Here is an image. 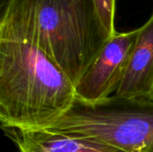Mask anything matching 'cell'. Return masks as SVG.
Masks as SVG:
<instances>
[{
    "label": "cell",
    "instance_id": "obj_3",
    "mask_svg": "<svg viewBox=\"0 0 153 152\" xmlns=\"http://www.w3.org/2000/svg\"><path fill=\"white\" fill-rule=\"evenodd\" d=\"M46 128L94 139L126 152H153V100L113 95L88 103L75 98L70 109Z\"/></svg>",
    "mask_w": 153,
    "mask_h": 152
},
{
    "label": "cell",
    "instance_id": "obj_7",
    "mask_svg": "<svg viewBox=\"0 0 153 152\" xmlns=\"http://www.w3.org/2000/svg\"><path fill=\"white\" fill-rule=\"evenodd\" d=\"M94 3L103 27L112 38L117 32L115 27L117 0H94Z\"/></svg>",
    "mask_w": 153,
    "mask_h": 152
},
{
    "label": "cell",
    "instance_id": "obj_2",
    "mask_svg": "<svg viewBox=\"0 0 153 152\" xmlns=\"http://www.w3.org/2000/svg\"><path fill=\"white\" fill-rule=\"evenodd\" d=\"M36 22L41 46L74 87L111 38L94 0H37Z\"/></svg>",
    "mask_w": 153,
    "mask_h": 152
},
{
    "label": "cell",
    "instance_id": "obj_4",
    "mask_svg": "<svg viewBox=\"0 0 153 152\" xmlns=\"http://www.w3.org/2000/svg\"><path fill=\"white\" fill-rule=\"evenodd\" d=\"M138 29L117 32L105 44L98 56L75 86V98L95 103L116 93L126 71Z\"/></svg>",
    "mask_w": 153,
    "mask_h": 152
},
{
    "label": "cell",
    "instance_id": "obj_1",
    "mask_svg": "<svg viewBox=\"0 0 153 152\" xmlns=\"http://www.w3.org/2000/svg\"><path fill=\"white\" fill-rule=\"evenodd\" d=\"M37 0L0 6V122L3 129L46 128L65 115L75 87L39 42Z\"/></svg>",
    "mask_w": 153,
    "mask_h": 152
},
{
    "label": "cell",
    "instance_id": "obj_5",
    "mask_svg": "<svg viewBox=\"0 0 153 152\" xmlns=\"http://www.w3.org/2000/svg\"><path fill=\"white\" fill-rule=\"evenodd\" d=\"M115 95L153 100V12L149 20L138 28L126 71Z\"/></svg>",
    "mask_w": 153,
    "mask_h": 152
},
{
    "label": "cell",
    "instance_id": "obj_8",
    "mask_svg": "<svg viewBox=\"0 0 153 152\" xmlns=\"http://www.w3.org/2000/svg\"><path fill=\"white\" fill-rule=\"evenodd\" d=\"M6 1H7V0H0V6H1L2 4H4Z\"/></svg>",
    "mask_w": 153,
    "mask_h": 152
},
{
    "label": "cell",
    "instance_id": "obj_6",
    "mask_svg": "<svg viewBox=\"0 0 153 152\" xmlns=\"http://www.w3.org/2000/svg\"><path fill=\"white\" fill-rule=\"evenodd\" d=\"M4 131L19 152H126L94 139L47 128Z\"/></svg>",
    "mask_w": 153,
    "mask_h": 152
}]
</instances>
